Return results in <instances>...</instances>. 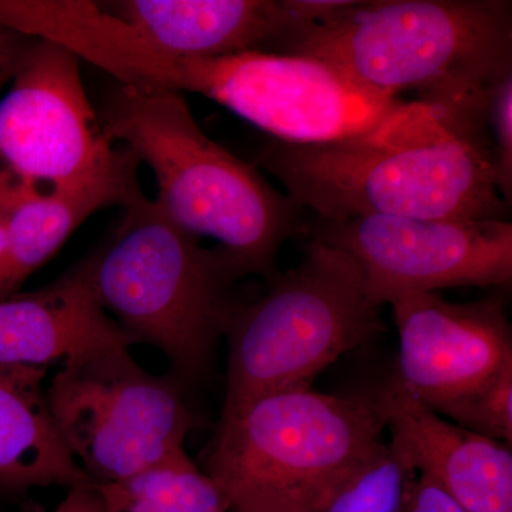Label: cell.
Listing matches in <instances>:
<instances>
[{
	"instance_id": "13",
	"label": "cell",
	"mask_w": 512,
	"mask_h": 512,
	"mask_svg": "<svg viewBox=\"0 0 512 512\" xmlns=\"http://www.w3.org/2000/svg\"><path fill=\"white\" fill-rule=\"evenodd\" d=\"M147 43L178 57L278 53L299 32L285 0L99 2Z\"/></svg>"
},
{
	"instance_id": "18",
	"label": "cell",
	"mask_w": 512,
	"mask_h": 512,
	"mask_svg": "<svg viewBox=\"0 0 512 512\" xmlns=\"http://www.w3.org/2000/svg\"><path fill=\"white\" fill-rule=\"evenodd\" d=\"M416 470L392 443H382L336 488L322 512H404Z\"/></svg>"
},
{
	"instance_id": "20",
	"label": "cell",
	"mask_w": 512,
	"mask_h": 512,
	"mask_svg": "<svg viewBox=\"0 0 512 512\" xmlns=\"http://www.w3.org/2000/svg\"><path fill=\"white\" fill-rule=\"evenodd\" d=\"M487 126L493 150L495 180L501 197L512 200V70L488 90Z\"/></svg>"
},
{
	"instance_id": "7",
	"label": "cell",
	"mask_w": 512,
	"mask_h": 512,
	"mask_svg": "<svg viewBox=\"0 0 512 512\" xmlns=\"http://www.w3.org/2000/svg\"><path fill=\"white\" fill-rule=\"evenodd\" d=\"M383 329L355 259L312 239L302 261L269 282L264 298L229 319L222 413L313 379Z\"/></svg>"
},
{
	"instance_id": "22",
	"label": "cell",
	"mask_w": 512,
	"mask_h": 512,
	"mask_svg": "<svg viewBox=\"0 0 512 512\" xmlns=\"http://www.w3.org/2000/svg\"><path fill=\"white\" fill-rule=\"evenodd\" d=\"M32 37L0 25V92L10 83Z\"/></svg>"
},
{
	"instance_id": "21",
	"label": "cell",
	"mask_w": 512,
	"mask_h": 512,
	"mask_svg": "<svg viewBox=\"0 0 512 512\" xmlns=\"http://www.w3.org/2000/svg\"><path fill=\"white\" fill-rule=\"evenodd\" d=\"M404 512H468L454 501L447 493L431 481L429 477L417 474L409 495H407Z\"/></svg>"
},
{
	"instance_id": "8",
	"label": "cell",
	"mask_w": 512,
	"mask_h": 512,
	"mask_svg": "<svg viewBox=\"0 0 512 512\" xmlns=\"http://www.w3.org/2000/svg\"><path fill=\"white\" fill-rule=\"evenodd\" d=\"M9 84L0 99V207L26 195L138 183L140 161L107 136L74 53L32 37Z\"/></svg>"
},
{
	"instance_id": "2",
	"label": "cell",
	"mask_w": 512,
	"mask_h": 512,
	"mask_svg": "<svg viewBox=\"0 0 512 512\" xmlns=\"http://www.w3.org/2000/svg\"><path fill=\"white\" fill-rule=\"evenodd\" d=\"M72 46L80 60L110 74L120 86L200 94L286 144H328L360 136L402 103L366 89L316 57L168 55L104 10L82 20Z\"/></svg>"
},
{
	"instance_id": "15",
	"label": "cell",
	"mask_w": 512,
	"mask_h": 512,
	"mask_svg": "<svg viewBox=\"0 0 512 512\" xmlns=\"http://www.w3.org/2000/svg\"><path fill=\"white\" fill-rule=\"evenodd\" d=\"M43 367L0 365V491L90 483L47 407Z\"/></svg>"
},
{
	"instance_id": "5",
	"label": "cell",
	"mask_w": 512,
	"mask_h": 512,
	"mask_svg": "<svg viewBox=\"0 0 512 512\" xmlns=\"http://www.w3.org/2000/svg\"><path fill=\"white\" fill-rule=\"evenodd\" d=\"M123 210L113 234L77 268L136 345L160 350L181 386L201 382L238 305L231 286L247 269L177 227L143 191Z\"/></svg>"
},
{
	"instance_id": "11",
	"label": "cell",
	"mask_w": 512,
	"mask_h": 512,
	"mask_svg": "<svg viewBox=\"0 0 512 512\" xmlns=\"http://www.w3.org/2000/svg\"><path fill=\"white\" fill-rule=\"evenodd\" d=\"M399 357L389 382L439 416L508 367L512 329L501 295L448 302L439 292L392 303Z\"/></svg>"
},
{
	"instance_id": "14",
	"label": "cell",
	"mask_w": 512,
	"mask_h": 512,
	"mask_svg": "<svg viewBox=\"0 0 512 512\" xmlns=\"http://www.w3.org/2000/svg\"><path fill=\"white\" fill-rule=\"evenodd\" d=\"M133 345L77 265L43 288L0 299V365L47 369Z\"/></svg>"
},
{
	"instance_id": "3",
	"label": "cell",
	"mask_w": 512,
	"mask_h": 512,
	"mask_svg": "<svg viewBox=\"0 0 512 512\" xmlns=\"http://www.w3.org/2000/svg\"><path fill=\"white\" fill-rule=\"evenodd\" d=\"M101 126L153 171L156 204L197 238H212L247 269L272 281L282 245L301 229L302 211L254 164L202 131L183 94L117 86Z\"/></svg>"
},
{
	"instance_id": "17",
	"label": "cell",
	"mask_w": 512,
	"mask_h": 512,
	"mask_svg": "<svg viewBox=\"0 0 512 512\" xmlns=\"http://www.w3.org/2000/svg\"><path fill=\"white\" fill-rule=\"evenodd\" d=\"M93 485L106 512H228L217 485L188 454L119 483Z\"/></svg>"
},
{
	"instance_id": "23",
	"label": "cell",
	"mask_w": 512,
	"mask_h": 512,
	"mask_svg": "<svg viewBox=\"0 0 512 512\" xmlns=\"http://www.w3.org/2000/svg\"><path fill=\"white\" fill-rule=\"evenodd\" d=\"M12 276H10L8 229L6 215L0 210V299L13 295Z\"/></svg>"
},
{
	"instance_id": "12",
	"label": "cell",
	"mask_w": 512,
	"mask_h": 512,
	"mask_svg": "<svg viewBox=\"0 0 512 512\" xmlns=\"http://www.w3.org/2000/svg\"><path fill=\"white\" fill-rule=\"evenodd\" d=\"M390 443L468 512H512L511 448L421 406L389 380L376 387Z\"/></svg>"
},
{
	"instance_id": "1",
	"label": "cell",
	"mask_w": 512,
	"mask_h": 512,
	"mask_svg": "<svg viewBox=\"0 0 512 512\" xmlns=\"http://www.w3.org/2000/svg\"><path fill=\"white\" fill-rule=\"evenodd\" d=\"M487 100L402 101L360 136L308 146L272 140L256 167L318 221H507L510 205L495 180Z\"/></svg>"
},
{
	"instance_id": "9",
	"label": "cell",
	"mask_w": 512,
	"mask_h": 512,
	"mask_svg": "<svg viewBox=\"0 0 512 512\" xmlns=\"http://www.w3.org/2000/svg\"><path fill=\"white\" fill-rule=\"evenodd\" d=\"M45 394L60 439L96 485L187 456L185 440L198 426L183 386L151 375L126 346L63 365Z\"/></svg>"
},
{
	"instance_id": "19",
	"label": "cell",
	"mask_w": 512,
	"mask_h": 512,
	"mask_svg": "<svg viewBox=\"0 0 512 512\" xmlns=\"http://www.w3.org/2000/svg\"><path fill=\"white\" fill-rule=\"evenodd\" d=\"M444 419L498 443L512 441V367L444 412Z\"/></svg>"
},
{
	"instance_id": "6",
	"label": "cell",
	"mask_w": 512,
	"mask_h": 512,
	"mask_svg": "<svg viewBox=\"0 0 512 512\" xmlns=\"http://www.w3.org/2000/svg\"><path fill=\"white\" fill-rule=\"evenodd\" d=\"M384 431L375 390H282L221 413L202 471L228 512H322Z\"/></svg>"
},
{
	"instance_id": "4",
	"label": "cell",
	"mask_w": 512,
	"mask_h": 512,
	"mask_svg": "<svg viewBox=\"0 0 512 512\" xmlns=\"http://www.w3.org/2000/svg\"><path fill=\"white\" fill-rule=\"evenodd\" d=\"M279 53L316 57L390 99L481 101L512 70V3L352 0Z\"/></svg>"
},
{
	"instance_id": "16",
	"label": "cell",
	"mask_w": 512,
	"mask_h": 512,
	"mask_svg": "<svg viewBox=\"0 0 512 512\" xmlns=\"http://www.w3.org/2000/svg\"><path fill=\"white\" fill-rule=\"evenodd\" d=\"M140 183L103 184L76 191L26 195L0 210L6 215L13 291L56 255L94 212L120 205L141 192Z\"/></svg>"
},
{
	"instance_id": "10",
	"label": "cell",
	"mask_w": 512,
	"mask_h": 512,
	"mask_svg": "<svg viewBox=\"0 0 512 512\" xmlns=\"http://www.w3.org/2000/svg\"><path fill=\"white\" fill-rule=\"evenodd\" d=\"M315 222L312 239L355 259L379 308L409 293L507 288L512 281L508 221L362 217Z\"/></svg>"
}]
</instances>
